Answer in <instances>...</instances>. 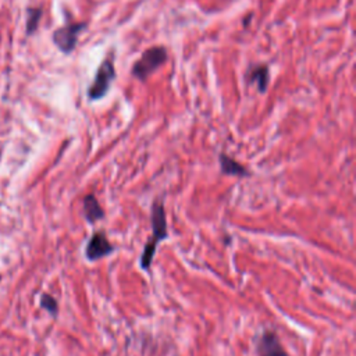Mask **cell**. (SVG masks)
Instances as JSON below:
<instances>
[{
    "label": "cell",
    "mask_w": 356,
    "mask_h": 356,
    "mask_svg": "<svg viewBox=\"0 0 356 356\" xmlns=\"http://www.w3.org/2000/svg\"><path fill=\"white\" fill-rule=\"evenodd\" d=\"M40 307L44 309L46 312H49L53 317H56L58 314L57 300L51 295H49V293H43L40 296Z\"/></svg>",
    "instance_id": "30bf717a"
},
{
    "label": "cell",
    "mask_w": 356,
    "mask_h": 356,
    "mask_svg": "<svg viewBox=\"0 0 356 356\" xmlns=\"http://www.w3.org/2000/svg\"><path fill=\"white\" fill-rule=\"evenodd\" d=\"M167 50L163 46H152L146 49L138 61L134 63L131 68V75L145 82L156 70H159L167 61Z\"/></svg>",
    "instance_id": "7a4b0ae2"
},
{
    "label": "cell",
    "mask_w": 356,
    "mask_h": 356,
    "mask_svg": "<svg viewBox=\"0 0 356 356\" xmlns=\"http://www.w3.org/2000/svg\"><path fill=\"white\" fill-rule=\"evenodd\" d=\"M85 28H86V22H74V24L64 25L63 28H58L53 33V40L63 53L68 54L75 49L78 38Z\"/></svg>",
    "instance_id": "277c9868"
},
{
    "label": "cell",
    "mask_w": 356,
    "mask_h": 356,
    "mask_svg": "<svg viewBox=\"0 0 356 356\" xmlns=\"http://www.w3.org/2000/svg\"><path fill=\"white\" fill-rule=\"evenodd\" d=\"M150 221H152V235H150L149 241L146 242L143 252L140 254V267L143 270H147L150 267L157 245L168 236L165 211H164V206L160 200H154L152 204Z\"/></svg>",
    "instance_id": "6da1fadb"
},
{
    "label": "cell",
    "mask_w": 356,
    "mask_h": 356,
    "mask_svg": "<svg viewBox=\"0 0 356 356\" xmlns=\"http://www.w3.org/2000/svg\"><path fill=\"white\" fill-rule=\"evenodd\" d=\"M246 79H248V82L254 83L260 93H264L267 90L268 81H270V70L264 64L253 65L249 68V71L246 74Z\"/></svg>",
    "instance_id": "52a82bcc"
},
{
    "label": "cell",
    "mask_w": 356,
    "mask_h": 356,
    "mask_svg": "<svg viewBox=\"0 0 356 356\" xmlns=\"http://www.w3.org/2000/svg\"><path fill=\"white\" fill-rule=\"evenodd\" d=\"M83 214L86 217V220L93 224L97 220H102L104 217V211L102 209V206L99 204L97 199L95 197V195H86L83 199Z\"/></svg>",
    "instance_id": "ba28073f"
},
{
    "label": "cell",
    "mask_w": 356,
    "mask_h": 356,
    "mask_svg": "<svg viewBox=\"0 0 356 356\" xmlns=\"http://www.w3.org/2000/svg\"><path fill=\"white\" fill-rule=\"evenodd\" d=\"M113 250H114V246L108 242L106 234L103 231H99L90 236L85 249V256L88 260L96 261L99 259L108 256Z\"/></svg>",
    "instance_id": "5b68a950"
},
{
    "label": "cell",
    "mask_w": 356,
    "mask_h": 356,
    "mask_svg": "<svg viewBox=\"0 0 356 356\" xmlns=\"http://www.w3.org/2000/svg\"><path fill=\"white\" fill-rule=\"evenodd\" d=\"M42 11L40 10H31L29 17H28V32H33L38 26V22L40 19Z\"/></svg>",
    "instance_id": "8fae6325"
},
{
    "label": "cell",
    "mask_w": 356,
    "mask_h": 356,
    "mask_svg": "<svg viewBox=\"0 0 356 356\" xmlns=\"http://www.w3.org/2000/svg\"><path fill=\"white\" fill-rule=\"evenodd\" d=\"M114 78H115V57H114V53L111 51L100 63V65L95 74V79L88 89L89 100L96 102V100L103 99L108 93Z\"/></svg>",
    "instance_id": "3957f363"
},
{
    "label": "cell",
    "mask_w": 356,
    "mask_h": 356,
    "mask_svg": "<svg viewBox=\"0 0 356 356\" xmlns=\"http://www.w3.org/2000/svg\"><path fill=\"white\" fill-rule=\"evenodd\" d=\"M257 356H288L280 338L273 331H264L257 339Z\"/></svg>",
    "instance_id": "8992f818"
},
{
    "label": "cell",
    "mask_w": 356,
    "mask_h": 356,
    "mask_svg": "<svg viewBox=\"0 0 356 356\" xmlns=\"http://www.w3.org/2000/svg\"><path fill=\"white\" fill-rule=\"evenodd\" d=\"M218 161H220V168H221L222 174H225V175H236V177L249 175L248 170L243 165H241L238 161H235L234 159L228 157L224 153H221L218 156Z\"/></svg>",
    "instance_id": "9c48e42d"
}]
</instances>
